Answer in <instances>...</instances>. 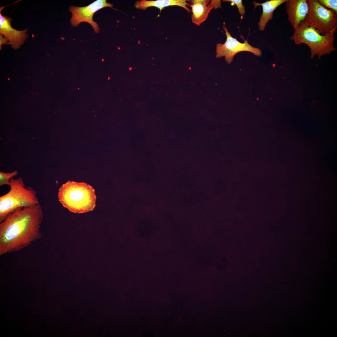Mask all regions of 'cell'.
<instances>
[{"mask_svg":"<svg viewBox=\"0 0 337 337\" xmlns=\"http://www.w3.org/2000/svg\"><path fill=\"white\" fill-rule=\"evenodd\" d=\"M287 0H267L262 3H259L253 1L254 8L257 6L261 5L262 7V13L261 15L258 25L259 29L263 31L267 23L273 18V13L275 10L280 5L286 2Z\"/></svg>","mask_w":337,"mask_h":337,"instance_id":"obj_11","label":"cell"},{"mask_svg":"<svg viewBox=\"0 0 337 337\" xmlns=\"http://www.w3.org/2000/svg\"><path fill=\"white\" fill-rule=\"evenodd\" d=\"M43 217L40 204L19 208L0 224V255L17 252L41 238Z\"/></svg>","mask_w":337,"mask_h":337,"instance_id":"obj_1","label":"cell"},{"mask_svg":"<svg viewBox=\"0 0 337 337\" xmlns=\"http://www.w3.org/2000/svg\"><path fill=\"white\" fill-rule=\"evenodd\" d=\"M209 0H193L189 5L191 7L192 14L191 16L192 22L198 26L200 25L208 17L210 11L215 7L214 3L211 1L207 6Z\"/></svg>","mask_w":337,"mask_h":337,"instance_id":"obj_10","label":"cell"},{"mask_svg":"<svg viewBox=\"0 0 337 337\" xmlns=\"http://www.w3.org/2000/svg\"><path fill=\"white\" fill-rule=\"evenodd\" d=\"M0 49L1 50V47L2 44H6L8 40V39L5 38L4 37H3L2 35L0 33Z\"/></svg>","mask_w":337,"mask_h":337,"instance_id":"obj_16","label":"cell"},{"mask_svg":"<svg viewBox=\"0 0 337 337\" xmlns=\"http://www.w3.org/2000/svg\"><path fill=\"white\" fill-rule=\"evenodd\" d=\"M307 1L309 12L299 26L313 27L322 35L334 36L337 29V13L324 7L317 0Z\"/></svg>","mask_w":337,"mask_h":337,"instance_id":"obj_5","label":"cell"},{"mask_svg":"<svg viewBox=\"0 0 337 337\" xmlns=\"http://www.w3.org/2000/svg\"><path fill=\"white\" fill-rule=\"evenodd\" d=\"M223 28L225 32L226 40L223 44L218 43L216 45V58L224 56L225 61L227 63L230 64L232 61L235 55L240 52L248 51L252 53L256 56H261V50L250 45L248 42L247 39H244V42L241 43L238 41L236 38L232 36L224 25L223 26Z\"/></svg>","mask_w":337,"mask_h":337,"instance_id":"obj_6","label":"cell"},{"mask_svg":"<svg viewBox=\"0 0 337 337\" xmlns=\"http://www.w3.org/2000/svg\"><path fill=\"white\" fill-rule=\"evenodd\" d=\"M4 7H0V33L8 39V42L6 44L11 45L13 49L16 50L20 48L28 37L27 29L19 31L13 28L11 26L12 19L1 13Z\"/></svg>","mask_w":337,"mask_h":337,"instance_id":"obj_8","label":"cell"},{"mask_svg":"<svg viewBox=\"0 0 337 337\" xmlns=\"http://www.w3.org/2000/svg\"><path fill=\"white\" fill-rule=\"evenodd\" d=\"M184 0H158L147 1L143 0L137 2L135 7L137 9H145L149 7H154L159 8L160 11L164 7L169 6L177 5L181 7L190 12L189 9L186 6Z\"/></svg>","mask_w":337,"mask_h":337,"instance_id":"obj_12","label":"cell"},{"mask_svg":"<svg viewBox=\"0 0 337 337\" xmlns=\"http://www.w3.org/2000/svg\"><path fill=\"white\" fill-rule=\"evenodd\" d=\"M290 39L297 45L306 44L310 50L312 58L316 55L320 58L322 55L337 51L334 45V36L321 35L311 26L300 25L294 30Z\"/></svg>","mask_w":337,"mask_h":337,"instance_id":"obj_4","label":"cell"},{"mask_svg":"<svg viewBox=\"0 0 337 337\" xmlns=\"http://www.w3.org/2000/svg\"><path fill=\"white\" fill-rule=\"evenodd\" d=\"M318 2L324 7L331 9L337 13V0H317Z\"/></svg>","mask_w":337,"mask_h":337,"instance_id":"obj_14","label":"cell"},{"mask_svg":"<svg viewBox=\"0 0 337 337\" xmlns=\"http://www.w3.org/2000/svg\"><path fill=\"white\" fill-rule=\"evenodd\" d=\"M10 183L9 191L0 197V223L19 208L40 204L36 191L32 187L26 188L21 177L12 178Z\"/></svg>","mask_w":337,"mask_h":337,"instance_id":"obj_3","label":"cell"},{"mask_svg":"<svg viewBox=\"0 0 337 337\" xmlns=\"http://www.w3.org/2000/svg\"><path fill=\"white\" fill-rule=\"evenodd\" d=\"M112 4L107 3L106 0H97L88 5L84 7L71 6L69 10L72 14L70 20L71 24L74 27L78 26L82 22H87L93 27L95 32L98 33L100 30L96 22L93 20L95 13L105 7L112 8Z\"/></svg>","mask_w":337,"mask_h":337,"instance_id":"obj_7","label":"cell"},{"mask_svg":"<svg viewBox=\"0 0 337 337\" xmlns=\"http://www.w3.org/2000/svg\"><path fill=\"white\" fill-rule=\"evenodd\" d=\"M285 3L288 20L294 30H296L308 13L307 0H287Z\"/></svg>","mask_w":337,"mask_h":337,"instance_id":"obj_9","label":"cell"},{"mask_svg":"<svg viewBox=\"0 0 337 337\" xmlns=\"http://www.w3.org/2000/svg\"><path fill=\"white\" fill-rule=\"evenodd\" d=\"M222 2H230L232 4H234L236 5L238 9L240 14L242 16L245 15V7L242 3L241 0H224Z\"/></svg>","mask_w":337,"mask_h":337,"instance_id":"obj_15","label":"cell"},{"mask_svg":"<svg viewBox=\"0 0 337 337\" xmlns=\"http://www.w3.org/2000/svg\"><path fill=\"white\" fill-rule=\"evenodd\" d=\"M17 170L10 173H4L0 172V186L7 185L9 186L10 180L12 178L17 174Z\"/></svg>","mask_w":337,"mask_h":337,"instance_id":"obj_13","label":"cell"},{"mask_svg":"<svg viewBox=\"0 0 337 337\" xmlns=\"http://www.w3.org/2000/svg\"><path fill=\"white\" fill-rule=\"evenodd\" d=\"M58 198L63 207L74 213L92 211L96 206L95 190L84 182L68 181L59 189Z\"/></svg>","mask_w":337,"mask_h":337,"instance_id":"obj_2","label":"cell"}]
</instances>
